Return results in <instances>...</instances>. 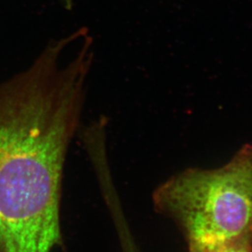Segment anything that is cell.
Here are the masks:
<instances>
[{
  "label": "cell",
  "mask_w": 252,
  "mask_h": 252,
  "mask_svg": "<svg viewBox=\"0 0 252 252\" xmlns=\"http://www.w3.org/2000/svg\"><path fill=\"white\" fill-rule=\"evenodd\" d=\"M65 157L39 132L0 126V252H51L60 243Z\"/></svg>",
  "instance_id": "cell-1"
},
{
  "label": "cell",
  "mask_w": 252,
  "mask_h": 252,
  "mask_svg": "<svg viewBox=\"0 0 252 252\" xmlns=\"http://www.w3.org/2000/svg\"><path fill=\"white\" fill-rule=\"evenodd\" d=\"M156 205L185 232L189 252L252 241V145L216 170L190 169L156 191Z\"/></svg>",
  "instance_id": "cell-2"
},
{
  "label": "cell",
  "mask_w": 252,
  "mask_h": 252,
  "mask_svg": "<svg viewBox=\"0 0 252 252\" xmlns=\"http://www.w3.org/2000/svg\"><path fill=\"white\" fill-rule=\"evenodd\" d=\"M252 241H243L226 246L214 252H252Z\"/></svg>",
  "instance_id": "cell-3"
},
{
  "label": "cell",
  "mask_w": 252,
  "mask_h": 252,
  "mask_svg": "<svg viewBox=\"0 0 252 252\" xmlns=\"http://www.w3.org/2000/svg\"><path fill=\"white\" fill-rule=\"evenodd\" d=\"M63 4L65 5L66 8H70L71 5H72V0H61Z\"/></svg>",
  "instance_id": "cell-4"
}]
</instances>
